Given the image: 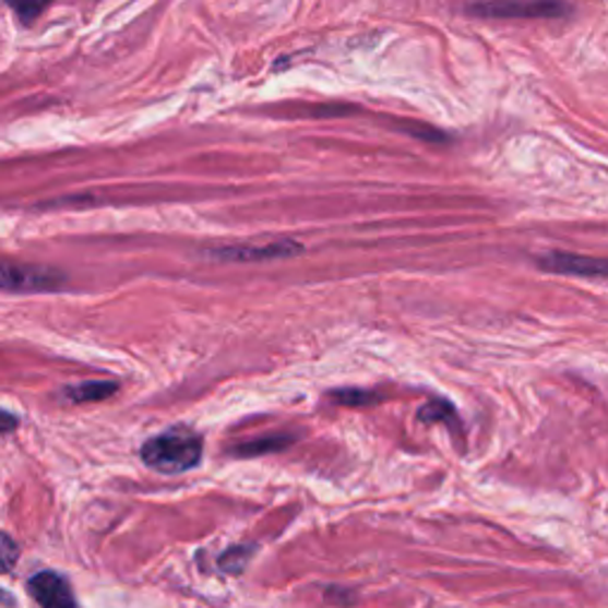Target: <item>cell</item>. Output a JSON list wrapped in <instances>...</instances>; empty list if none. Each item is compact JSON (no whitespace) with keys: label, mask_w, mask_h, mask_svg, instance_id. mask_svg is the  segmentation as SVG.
<instances>
[{"label":"cell","mask_w":608,"mask_h":608,"mask_svg":"<svg viewBox=\"0 0 608 608\" xmlns=\"http://www.w3.org/2000/svg\"><path fill=\"white\" fill-rule=\"evenodd\" d=\"M202 456V438L200 432L186 426H177L162 432V436L147 440L141 450V458L145 466L157 473L177 476L200 464Z\"/></svg>","instance_id":"cell-1"},{"label":"cell","mask_w":608,"mask_h":608,"mask_svg":"<svg viewBox=\"0 0 608 608\" xmlns=\"http://www.w3.org/2000/svg\"><path fill=\"white\" fill-rule=\"evenodd\" d=\"M62 283L64 276L60 272H50V269L0 264V290H12V293L58 290Z\"/></svg>","instance_id":"cell-2"},{"label":"cell","mask_w":608,"mask_h":608,"mask_svg":"<svg viewBox=\"0 0 608 608\" xmlns=\"http://www.w3.org/2000/svg\"><path fill=\"white\" fill-rule=\"evenodd\" d=\"M26 589L40 608H79L70 580L56 571L36 573Z\"/></svg>","instance_id":"cell-3"},{"label":"cell","mask_w":608,"mask_h":608,"mask_svg":"<svg viewBox=\"0 0 608 608\" xmlns=\"http://www.w3.org/2000/svg\"><path fill=\"white\" fill-rule=\"evenodd\" d=\"M302 248L290 240H272V242H250V246H231L212 252L216 260L226 262H260V260H276V257H293L300 254Z\"/></svg>","instance_id":"cell-4"},{"label":"cell","mask_w":608,"mask_h":608,"mask_svg":"<svg viewBox=\"0 0 608 608\" xmlns=\"http://www.w3.org/2000/svg\"><path fill=\"white\" fill-rule=\"evenodd\" d=\"M539 266L545 272L553 274H565V276H597L601 278L606 274L604 260H592V257H577V254H565V252H551L539 260Z\"/></svg>","instance_id":"cell-5"},{"label":"cell","mask_w":608,"mask_h":608,"mask_svg":"<svg viewBox=\"0 0 608 608\" xmlns=\"http://www.w3.org/2000/svg\"><path fill=\"white\" fill-rule=\"evenodd\" d=\"M478 15H499V17H511V15H559L565 12L563 5H549V3H537V5H518V3H504V5H478L470 8Z\"/></svg>","instance_id":"cell-6"},{"label":"cell","mask_w":608,"mask_h":608,"mask_svg":"<svg viewBox=\"0 0 608 608\" xmlns=\"http://www.w3.org/2000/svg\"><path fill=\"white\" fill-rule=\"evenodd\" d=\"M115 393H117V383H107V381H88L64 390V395L72 402H100Z\"/></svg>","instance_id":"cell-7"},{"label":"cell","mask_w":608,"mask_h":608,"mask_svg":"<svg viewBox=\"0 0 608 608\" xmlns=\"http://www.w3.org/2000/svg\"><path fill=\"white\" fill-rule=\"evenodd\" d=\"M257 551V545H236L228 547L219 557V569L228 575H240L248 569L252 553Z\"/></svg>","instance_id":"cell-8"},{"label":"cell","mask_w":608,"mask_h":608,"mask_svg":"<svg viewBox=\"0 0 608 608\" xmlns=\"http://www.w3.org/2000/svg\"><path fill=\"white\" fill-rule=\"evenodd\" d=\"M17 559H20L17 543L10 535L0 533V573H8L15 569Z\"/></svg>","instance_id":"cell-9"},{"label":"cell","mask_w":608,"mask_h":608,"mask_svg":"<svg viewBox=\"0 0 608 608\" xmlns=\"http://www.w3.org/2000/svg\"><path fill=\"white\" fill-rule=\"evenodd\" d=\"M337 402H343V404H367V402H373L371 395L367 393H349V390H345V393H335Z\"/></svg>","instance_id":"cell-10"},{"label":"cell","mask_w":608,"mask_h":608,"mask_svg":"<svg viewBox=\"0 0 608 608\" xmlns=\"http://www.w3.org/2000/svg\"><path fill=\"white\" fill-rule=\"evenodd\" d=\"M15 428H17V416H12V414L0 409V432H10Z\"/></svg>","instance_id":"cell-11"},{"label":"cell","mask_w":608,"mask_h":608,"mask_svg":"<svg viewBox=\"0 0 608 608\" xmlns=\"http://www.w3.org/2000/svg\"><path fill=\"white\" fill-rule=\"evenodd\" d=\"M44 8H46V5H36V8H17V10L22 12V17H24V22H26V17H34L36 12H40Z\"/></svg>","instance_id":"cell-12"}]
</instances>
